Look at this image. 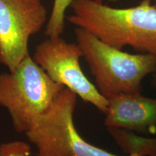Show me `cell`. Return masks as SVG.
Returning <instances> with one entry per match:
<instances>
[{"label":"cell","instance_id":"7","mask_svg":"<svg viewBox=\"0 0 156 156\" xmlns=\"http://www.w3.org/2000/svg\"><path fill=\"white\" fill-rule=\"evenodd\" d=\"M108 101L104 114L107 128L156 134V98L137 93L116 95Z\"/></svg>","mask_w":156,"mask_h":156},{"label":"cell","instance_id":"9","mask_svg":"<svg viewBox=\"0 0 156 156\" xmlns=\"http://www.w3.org/2000/svg\"><path fill=\"white\" fill-rule=\"evenodd\" d=\"M75 0H54L51 14L46 25L45 34L48 38L61 36L64 32L65 13Z\"/></svg>","mask_w":156,"mask_h":156},{"label":"cell","instance_id":"4","mask_svg":"<svg viewBox=\"0 0 156 156\" xmlns=\"http://www.w3.org/2000/svg\"><path fill=\"white\" fill-rule=\"evenodd\" d=\"M77 98L75 93L64 87L52 106L25 132L36 146L37 156H137L116 155L84 140L74 123Z\"/></svg>","mask_w":156,"mask_h":156},{"label":"cell","instance_id":"6","mask_svg":"<svg viewBox=\"0 0 156 156\" xmlns=\"http://www.w3.org/2000/svg\"><path fill=\"white\" fill-rule=\"evenodd\" d=\"M47 20L42 0H0V63L9 72L28 53V43Z\"/></svg>","mask_w":156,"mask_h":156},{"label":"cell","instance_id":"5","mask_svg":"<svg viewBox=\"0 0 156 156\" xmlns=\"http://www.w3.org/2000/svg\"><path fill=\"white\" fill-rule=\"evenodd\" d=\"M82 56L83 52L77 44L68 43L61 36L48 37L36 47L34 61L54 82L105 114L108 101L83 73L80 63Z\"/></svg>","mask_w":156,"mask_h":156},{"label":"cell","instance_id":"11","mask_svg":"<svg viewBox=\"0 0 156 156\" xmlns=\"http://www.w3.org/2000/svg\"><path fill=\"white\" fill-rule=\"evenodd\" d=\"M154 5H155V6L156 7V0H155V4H154Z\"/></svg>","mask_w":156,"mask_h":156},{"label":"cell","instance_id":"1","mask_svg":"<svg viewBox=\"0 0 156 156\" xmlns=\"http://www.w3.org/2000/svg\"><path fill=\"white\" fill-rule=\"evenodd\" d=\"M67 20L113 47L129 46L156 56V7L142 0L135 7L114 8L103 0H75Z\"/></svg>","mask_w":156,"mask_h":156},{"label":"cell","instance_id":"3","mask_svg":"<svg viewBox=\"0 0 156 156\" xmlns=\"http://www.w3.org/2000/svg\"><path fill=\"white\" fill-rule=\"evenodd\" d=\"M64 87L28 54L14 71L0 74V106L7 110L15 131L25 133Z\"/></svg>","mask_w":156,"mask_h":156},{"label":"cell","instance_id":"8","mask_svg":"<svg viewBox=\"0 0 156 156\" xmlns=\"http://www.w3.org/2000/svg\"><path fill=\"white\" fill-rule=\"evenodd\" d=\"M117 145L126 155L156 156V137L135 134L133 132L118 128H107Z\"/></svg>","mask_w":156,"mask_h":156},{"label":"cell","instance_id":"10","mask_svg":"<svg viewBox=\"0 0 156 156\" xmlns=\"http://www.w3.org/2000/svg\"><path fill=\"white\" fill-rule=\"evenodd\" d=\"M30 147L23 142H14L0 146V156H29Z\"/></svg>","mask_w":156,"mask_h":156},{"label":"cell","instance_id":"2","mask_svg":"<svg viewBox=\"0 0 156 156\" xmlns=\"http://www.w3.org/2000/svg\"><path fill=\"white\" fill-rule=\"evenodd\" d=\"M77 44L107 100L121 94L141 93L142 80L156 73V56L129 54L105 44L87 31L75 29Z\"/></svg>","mask_w":156,"mask_h":156}]
</instances>
